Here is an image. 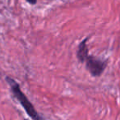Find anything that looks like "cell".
I'll list each match as a JSON object with an SVG mask.
<instances>
[{"label": "cell", "instance_id": "obj_1", "mask_svg": "<svg viewBox=\"0 0 120 120\" xmlns=\"http://www.w3.org/2000/svg\"><path fill=\"white\" fill-rule=\"evenodd\" d=\"M6 81H7L8 84L10 86L11 91H12L13 96L22 105V108L25 109L26 113L28 114V116L30 118H31L33 120H45L39 114L38 112L35 110L34 105L31 104V102L28 100V98L26 96V95L23 93V91L21 90L19 84L14 79L11 78L9 77H6Z\"/></svg>", "mask_w": 120, "mask_h": 120}, {"label": "cell", "instance_id": "obj_2", "mask_svg": "<svg viewBox=\"0 0 120 120\" xmlns=\"http://www.w3.org/2000/svg\"><path fill=\"white\" fill-rule=\"evenodd\" d=\"M86 63V68L87 69L90 75L92 77H100L105 71V68H106L107 63L106 61H103V60L97 58L94 56H90L89 55L85 60Z\"/></svg>", "mask_w": 120, "mask_h": 120}, {"label": "cell", "instance_id": "obj_3", "mask_svg": "<svg viewBox=\"0 0 120 120\" xmlns=\"http://www.w3.org/2000/svg\"><path fill=\"white\" fill-rule=\"evenodd\" d=\"M87 40L88 38H85L82 42L80 43L78 46V49L77 51V57L78 58L79 62L81 63H85V60L86 59V58L89 56L88 53V47H87Z\"/></svg>", "mask_w": 120, "mask_h": 120}, {"label": "cell", "instance_id": "obj_4", "mask_svg": "<svg viewBox=\"0 0 120 120\" xmlns=\"http://www.w3.org/2000/svg\"><path fill=\"white\" fill-rule=\"evenodd\" d=\"M28 4H32V5H34V4H35L37 3V0H26Z\"/></svg>", "mask_w": 120, "mask_h": 120}, {"label": "cell", "instance_id": "obj_5", "mask_svg": "<svg viewBox=\"0 0 120 120\" xmlns=\"http://www.w3.org/2000/svg\"><path fill=\"white\" fill-rule=\"evenodd\" d=\"M25 120H28V119H25Z\"/></svg>", "mask_w": 120, "mask_h": 120}]
</instances>
